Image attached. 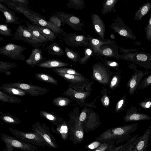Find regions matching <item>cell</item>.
I'll list each match as a JSON object with an SVG mask.
<instances>
[{"label": "cell", "instance_id": "obj_4", "mask_svg": "<svg viewBox=\"0 0 151 151\" xmlns=\"http://www.w3.org/2000/svg\"><path fill=\"white\" fill-rule=\"evenodd\" d=\"M8 129L13 135L26 142L43 147H51L41 136L33 132H23L10 127Z\"/></svg>", "mask_w": 151, "mask_h": 151}, {"label": "cell", "instance_id": "obj_31", "mask_svg": "<svg viewBox=\"0 0 151 151\" xmlns=\"http://www.w3.org/2000/svg\"><path fill=\"white\" fill-rule=\"evenodd\" d=\"M35 77L37 80L42 82L54 85L58 84L57 80L48 74L36 73L35 74Z\"/></svg>", "mask_w": 151, "mask_h": 151}, {"label": "cell", "instance_id": "obj_14", "mask_svg": "<svg viewBox=\"0 0 151 151\" xmlns=\"http://www.w3.org/2000/svg\"><path fill=\"white\" fill-rule=\"evenodd\" d=\"M63 40L69 46L76 47L89 46L88 37L83 34L79 35L70 32L63 37Z\"/></svg>", "mask_w": 151, "mask_h": 151}, {"label": "cell", "instance_id": "obj_48", "mask_svg": "<svg viewBox=\"0 0 151 151\" xmlns=\"http://www.w3.org/2000/svg\"><path fill=\"white\" fill-rule=\"evenodd\" d=\"M127 98L126 95H124L118 102L116 106V111L118 112L124 109L126 105V101Z\"/></svg>", "mask_w": 151, "mask_h": 151}, {"label": "cell", "instance_id": "obj_29", "mask_svg": "<svg viewBox=\"0 0 151 151\" xmlns=\"http://www.w3.org/2000/svg\"><path fill=\"white\" fill-rule=\"evenodd\" d=\"M0 100L5 103L17 104L22 101V99L1 90H0Z\"/></svg>", "mask_w": 151, "mask_h": 151}, {"label": "cell", "instance_id": "obj_51", "mask_svg": "<svg viewBox=\"0 0 151 151\" xmlns=\"http://www.w3.org/2000/svg\"><path fill=\"white\" fill-rule=\"evenodd\" d=\"M49 22L58 27H60L62 24L57 14L50 17L49 19Z\"/></svg>", "mask_w": 151, "mask_h": 151}, {"label": "cell", "instance_id": "obj_39", "mask_svg": "<svg viewBox=\"0 0 151 151\" xmlns=\"http://www.w3.org/2000/svg\"><path fill=\"white\" fill-rule=\"evenodd\" d=\"M72 130L75 139L78 141H82L83 138L84 134L81 124H79L76 125Z\"/></svg>", "mask_w": 151, "mask_h": 151}, {"label": "cell", "instance_id": "obj_25", "mask_svg": "<svg viewBox=\"0 0 151 151\" xmlns=\"http://www.w3.org/2000/svg\"><path fill=\"white\" fill-rule=\"evenodd\" d=\"M46 50L51 55L61 56L65 54L61 47L53 41L46 47Z\"/></svg>", "mask_w": 151, "mask_h": 151}, {"label": "cell", "instance_id": "obj_49", "mask_svg": "<svg viewBox=\"0 0 151 151\" xmlns=\"http://www.w3.org/2000/svg\"><path fill=\"white\" fill-rule=\"evenodd\" d=\"M139 105L143 109L147 110L151 107V98L140 101Z\"/></svg>", "mask_w": 151, "mask_h": 151}, {"label": "cell", "instance_id": "obj_16", "mask_svg": "<svg viewBox=\"0 0 151 151\" xmlns=\"http://www.w3.org/2000/svg\"><path fill=\"white\" fill-rule=\"evenodd\" d=\"M89 40V46L93 50L94 55L98 57L103 62V59L100 55V47L102 45L109 43H116L114 41L109 39H102L92 37L86 34Z\"/></svg>", "mask_w": 151, "mask_h": 151}, {"label": "cell", "instance_id": "obj_6", "mask_svg": "<svg viewBox=\"0 0 151 151\" xmlns=\"http://www.w3.org/2000/svg\"><path fill=\"white\" fill-rule=\"evenodd\" d=\"M93 76L99 83L109 85L113 73L105 65L100 61L94 63L92 67Z\"/></svg>", "mask_w": 151, "mask_h": 151}, {"label": "cell", "instance_id": "obj_15", "mask_svg": "<svg viewBox=\"0 0 151 151\" xmlns=\"http://www.w3.org/2000/svg\"><path fill=\"white\" fill-rule=\"evenodd\" d=\"M149 73L147 70L145 72L139 70H135L133 72L132 76L128 81L127 85L129 89L130 95H133L138 87L143 77Z\"/></svg>", "mask_w": 151, "mask_h": 151}, {"label": "cell", "instance_id": "obj_58", "mask_svg": "<svg viewBox=\"0 0 151 151\" xmlns=\"http://www.w3.org/2000/svg\"></svg>", "mask_w": 151, "mask_h": 151}, {"label": "cell", "instance_id": "obj_17", "mask_svg": "<svg viewBox=\"0 0 151 151\" xmlns=\"http://www.w3.org/2000/svg\"><path fill=\"white\" fill-rule=\"evenodd\" d=\"M151 117L149 115L140 113L137 111L136 107L131 106L127 110L124 120L125 122L140 121L144 120H150Z\"/></svg>", "mask_w": 151, "mask_h": 151}, {"label": "cell", "instance_id": "obj_52", "mask_svg": "<svg viewBox=\"0 0 151 151\" xmlns=\"http://www.w3.org/2000/svg\"><path fill=\"white\" fill-rule=\"evenodd\" d=\"M75 93L74 94V96L75 98L76 99L79 100H84V99L86 97V94H87L85 92H76L75 91Z\"/></svg>", "mask_w": 151, "mask_h": 151}, {"label": "cell", "instance_id": "obj_12", "mask_svg": "<svg viewBox=\"0 0 151 151\" xmlns=\"http://www.w3.org/2000/svg\"><path fill=\"white\" fill-rule=\"evenodd\" d=\"M113 20L110 27L115 32L126 38L134 40L136 39L132 29L125 24L121 17L117 15L116 18L114 19Z\"/></svg>", "mask_w": 151, "mask_h": 151}, {"label": "cell", "instance_id": "obj_13", "mask_svg": "<svg viewBox=\"0 0 151 151\" xmlns=\"http://www.w3.org/2000/svg\"><path fill=\"white\" fill-rule=\"evenodd\" d=\"M26 17L32 24L50 29L56 36H62L64 37L67 34L61 27H58L49 21H46L45 19L36 15L31 14Z\"/></svg>", "mask_w": 151, "mask_h": 151}, {"label": "cell", "instance_id": "obj_41", "mask_svg": "<svg viewBox=\"0 0 151 151\" xmlns=\"http://www.w3.org/2000/svg\"><path fill=\"white\" fill-rule=\"evenodd\" d=\"M85 56L81 58L79 62L81 65L86 64L91 56H94L92 49L89 47L85 48L84 50Z\"/></svg>", "mask_w": 151, "mask_h": 151}, {"label": "cell", "instance_id": "obj_19", "mask_svg": "<svg viewBox=\"0 0 151 151\" xmlns=\"http://www.w3.org/2000/svg\"><path fill=\"white\" fill-rule=\"evenodd\" d=\"M119 47L116 43H109L103 45L100 47V55L107 58H112L119 60L118 50Z\"/></svg>", "mask_w": 151, "mask_h": 151}, {"label": "cell", "instance_id": "obj_27", "mask_svg": "<svg viewBox=\"0 0 151 151\" xmlns=\"http://www.w3.org/2000/svg\"><path fill=\"white\" fill-rule=\"evenodd\" d=\"M151 9V3L147 2L140 6L135 13L134 19L139 20H141Z\"/></svg>", "mask_w": 151, "mask_h": 151}, {"label": "cell", "instance_id": "obj_38", "mask_svg": "<svg viewBox=\"0 0 151 151\" xmlns=\"http://www.w3.org/2000/svg\"><path fill=\"white\" fill-rule=\"evenodd\" d=\"M0 118L5 122L12 124H19L21 123L18 118L9 114H3L0 116Z\"/></svg>", "mask_w": 151, "mask_h": 151}, {"label": "cell", "instance_id": "obj_8", "mask_svg": "<svg viewBox=\"0 0 151 151\" xmlns=\"http://www.w3.org/2000/svg\"><path fill=\"white\" fill-rule=\"evenodd\" d=\"M55 13L58 15L62 24H67L73 30L82 31L85 33L83 29V27H85L84 24L80 18L73 14L62 12H56Z\"/></svg>", "mask_w": 151, "mask_h": 151}, {"label": "cell", "instance_id": "obj_21", "mask_svg": "<svg viewBox=\"0 0 151 151\" xmlns=\"http://www.w3.org/2000/svg\"><path fill=\"white\" fill-rule=\"evenodd\" d=\"M43 52L39 48L32 49L29 57L25 60L26 63L33 67L46 59L42 55Z\"/></svg>", "mask_w": 151, "mask_h": 151}, {"label": "cell", "instance_id": "obj_54", "mask_svg": "<svg viewBox=\"0 0 151 151\" xmlns=\"http://www.w3.org/2000/svg\"><path fill=\"white\" fill-rule=\"evenodd\" d=\"M101 101L103 105L105 106H108L109 104V97L106 96H104L101 99Z\"/></svg>", "mask_w": 151, "mask_h": 151}, {"label": "cell", "instance_id": "obj_35", "mask_svg": "<svg viewBox=\"0 0 151 151\" xmlns=\"http://www.w3.org/2000/svg\"><path fill=\"white\" fill-rule=\"evenodd\" d=\"M39 113L40 115L50 122L55 125H57L62 121L61 119L57 117L54 115L45 111H39Z\"/></svg>", "mask_w": 151, "mask_h": 151}, {"label": "cell", "instance_id": "obj_34", "mask_svg": "<svg viewBox=\"0 0 151 151\" xmlns=\"http://www.w3.org/2000/svg\"><path fill=\"white\" fill-rule=\"evenodd\" d=\"M64 49L65 54L69 59L76 63L79 62L81 58L78 52L73 51L66 46L65 47Z\"/></svg>", "mask_w": 151, "mask_h": 151}, {"label": "cell", "instance_id": "obj_36", "mask_svg": "<svg viewBox=\"0 0 151 151\" xmlns=\"http://www.w3.org/2000/svg\"><path fill=\"white\" fill-rule=\"evenodd\" d=\"M27 30L35 37L39 39L45 43H47L48 40L39 32L35 29L32 26V24L27 22Z\"/></svg>", "mask_w": 151, "mask_h": 151}, {"label": "cell", "instance_id": "obj_40", "mask_svg": "<svg viewBox=\"0 0 151 151\" xmlns=\"http://www.w3.org/2000/svg\"><path fill=\"white\" fill-rule=\"evenodd\" d=\"M70 101V100L68 98L59 97L54 98L52 101V103L56 106L61 107L68 105Z\"/></svg>", "mask_w": 151, "mask_h": 151}, {"label": "cell", "instance_id": "obj_9", "mask_svg": "<svg viewBox=\"0 0 151 151\" xmlns=\"http://www.w3.org/2000/svg\"><path fill=\"white\" fill-rule=\"evenodd\" d=\"M56 74L69 82L70 83L69 86L78 91H82L85 88L88 87L92 84L90 80L84 76H81L60 73Z\"/></svg>", "mask_w": 151, "mask_h": 151}, {"label": "cell", "instance_id": "obj_43", "mask_svg": "<svg viewBox=\"0 0 151 151\" xmlns=\"http://www.w3.org/2000/svg\"><path fill=\"white\" fill-rule=\"evenodd\" d=\"M151 85V74L141 81L138 86L137 90L144 89Z\"/></svg>", "mask_w": 151, "mask_h": 151}, {"label": "cell", "instance_id": "obj_33", "mask_svg": "<svg viewBox=\"0 0 151 151\" xmlns=\"http://www.w3.org/2000/svg\"><path fill=\"white\" fill-rule=\"evenodd\" d=\"M52 71L57 73H60L81 76H83L75 69L65 67L55 68L52 69Z\"/></svg>", "mask_w": 151, "mask_h": 151}, {"label": "cell", "instance_id": "obj_26", "mask_svg": "<svg viewBox=\"0 0 151 151\" xmlns=\"http://www.w3.org/2000/svg\"><path fill=\"white\" fill-rule=\"evenodd\" d=\"M55 128L52 127L51 129L53 132L59 134L62 139L65 140L68 135V129L65 123H60Z\"/></svg>", "mask_w": 151, "mask_h": 151}, {"label": "cell", "instance_id": "obj_55", "mask_svg": "<svg viewBox=\"0 0 151 151\" xmlns=\"http://www.w3.org/2000/svg\"><path fill=\"white\" fill-rule=\"evenodd\" d=\"M86 114L84 112H82L80 114L79 119L80 122H83L84 121L86 118Z\"/></svg>", "mask_w": 151, "mask_h": 151}, {"label": "cell", "instance_id": "obj_10", "mask_svg": "<svg viewBox=\"0 0 151 151\" xmlns=\"http://www.w3.org/2000/svg\"><path fill=\"white\" fill-rule=\"evenodd\" d=\"M2 85L19 88L27 92L33 96L42 95L49 91L47 88L19 82L4 83Z\"/></svg>", "mask_w": 151, "mask_h": 151}, {"label": "cell", "instance_id": "obj_28", "mask_svg": "<svg viewBox=\"0 0 151 151\" xmlns=\"http://www.w3.org/2000/svg\"><path fill=\"white\" fill-rule=\"evenodd\" d=\"M0 2L5 3L8 6V7L14 10L18 13L23 14L26 17L32 14L26 9L16 5L12 0H0Z\"/></svg>", "mask_w": 151, "mask_h": 151}, {"label": "cell", "instance_id": "obj_3", "mask_svg": "<svg viewBox=\"0 0 151 151\" xmlns=\"http://www.w3.org/2000/svg\"><path fill=\"white\" fill-rule=\"evenodd\" d=\"M0 137L5 143L6 148L2 151H13L15 149L25 151H35L38 147L22 140L4 133H1Z\"/></svg>", "mask_w": 151, "mask_h": 151}, {"label": "cell", "instance_id": "obj_1", "mask_svg": "<svg viewBox=\"0 0 151 151\" xmlns=\"http://www.w3.org/2000/svg\"><path fill=\"white\" fill-rule=\"evenodd\" d=\"M122 54L119 55V59L132 62L146 69H151V55L145 52L131 53L128 49L120 47Z\"/></svg>", "mask_w": 151, "mask_h": 151}, {"label": "cell", "instance_id": "obj_56", "mask_svg": "<svg viewBox=\"0 0 151 151\" xmlns=\"http://www.w3.org/2000/svg\"><path fill=\"white\" fill-rule=\"evenodd\" d=\"M110 37L113 40H114L116 39V37L115 35L113 34H112L111 35Z\"/></svg>", "mask_w": 151, "mask_h": 151}, {"label": "cell", "instance_id": "obj_50", "mask_svg": "<svg viewBox=\"0 0 151 151\" xmlns=\"http://www.w3.org/2000/svg\"><path fill=\"white\" fill-rule=\"evenodd\" d=\"M103 62L106 66L113 68L116 70H118L119 64L115 61H111L105 59H103Z\"/></svg>", "mask_w": 151, "mask_h": 151}, {"label": "cell", "instance_id": "obj_46", "mask_svg": "<svg viewBox=\"0 0 151 151\" xmlns=\"http://www.w3.org/2000/svg\"><path fill=\"white\" fill-rule=\"evenodd\" d=\"M120 79V73H117L113 76L111 81L110 84V88L113 89L116 87L119 84Z\"/></svg>", "mask_w": 151, "mask_h": 151}, {"label": "cell", "instance_id": "obj_30", "mask_svg": "<svg viewBox=\"0 0 151 151\" xmlns=\"http://www.w3.org/2000/svg\"><path fill=\"white\" fill-rule=\"evenodd\" d=\"M0 89L9 94L19 96H24L29 94L26 91L14 87L2 85L0 86Z\"/></svg>", "mask_w": 151, "mask_h": 151}, {"label": "cell", "instance_id": "obj_2", "mask_svg": "<svg viewBox=\"0 0 151 151\" xmlns=\"http://www.w3.org/2000/svg\"><path fill=\"white\" fill-rule=\"evenodd\" d=\"M138 124L137 123L108 129L101 134L97 139L106 140L126 136L130 137V134L137 129Z\"/></svg>", "mask_w": 151, "mask_h": 151}, {"label": "cell", "instance_id": "obj_5", "mask_svg": "<svg viewBox=\"0 0 151 151\" xmlns=\"http://www.w3.org/2000/svg\"><path fill=\"white\" fill-rule=\"evenodd\" d=\"M12 40H22L30 44L35 48L44 46L45 43L35 37L28 31L26 27L21 24L19 25L13 35Z\"/></svg>", "mask_w": 151, "mask_h": 151}, {"label": "cell", "instance_id": "obj_11", "mask_svg": "<svg viewBox=\"0 0 151 151\" xmlns=\"http://www.w3.org/2000/svg\"><path fill=\"white\" fill-rule=\"evenodd\" d=\"M32 127V131L41 136L51 148H55L58 147L55 137L51 134L49 128L45 124H41L36 122Z\"/></svg>", "mask_w": 151, "mask_h": 151}, {"label": "cell", "instance_id": "obj_57", "mask_svg": "<svg viewBox=\"0 0 151 151\" xmlns=\"http://www.w3.org/2000/svg\"><path fill=\"white\" fill-rule=\"evenodd\" d=\"M91 151L88 150V151Z\"/></svg>", "mask_w": 151, "mask_h": 151}, {"label": "cell", "instance_id": "obj_20", "mask_svg": "<svg viewBox=\"0 0 151 151\" xmlns=\"http://www.w3.org/2000/svg\"><path fill=\"white\" fill-rule=\"evenodd\" d=\"M92 23L95 33L99 38L105 39L106 27L103 21L99 15L92 13L91 16Z\"/></svg>", "mask_w": 151, "mask_h": 151}, {"label": "cell", "instance_id": "obj_44", "mask_svg": "<svg viewBox=\"0 0 151 151\" xmlns=\"http://www.w3.org/2000/svg\"><path fill=\"white\" fill-rule=\"evenodd\" d=\"M113 146V144L110 141H106L101 143L94 151H110Z\"/></svg>", "mask_w": 151, "mask_h": 151}, {"label": "cell", "instance_id": "obj_45", "mask_svg": "<svg viewBox=\"0 0 151 151\" xmlns=\"http://www.w3.org/2000/svg\"><path fill=\"white\" fill-rule=\"evenodd\" d=\"M8 25L1 24L0 25V34L5 36H13L12 33V30L8 27Z\"/></svg>", "mask_w": 151, "mask_h": 151}, {"label": "cell", "instance_id": "obj_47", "mask_svg": "<svg viewBox=\"0 0 151 151\" xmlns=\"http://www.w3.org/2000/svg\"><path fill=\"white\" fill-rule=\"evenodd\" d=\"M145 32V38L151 42V14L150 15L147 24L144 28Z\"/></svg>", "mask_w": 151, "mask_h": 151}, {"label": "cell", "instance_id": "obj_42", "mask_svg": "<svg viewBox=\"0 0 151 151\" xmlns=\"http://www.w3.org/2000/svg\"><path fill=\"white\" fill-rule=\"evenodd\" d=\"M18 66V64L14 63L0 62V73L6 72L9 70L14 68Z\"/></svg>", "mask_w": 151, "mask_h": 151}, {"label": "cell", "instance_id": "obj_7", "mask_svg": "<svg viewBox=\"0 0 151 151\" xmlns=\"http://www.w3.org/2000/svg\"><path fill=\"white\" fill-rule=\"evenodd\" d=\"M26 49V47L22 46L9 43L0 48V54L12 59L24 60L25 57L22 53Z\"/></svg>", "mask_w": 151, "mask_h": 151}, {"label": "cell", "instance_id": "obj_37", "mask_svg": "<svg viewBox=\"0 0 151 151\" xmlns=\"http://www.w3.org/2000/svg\"><path fill=\"white\" fill-rule=\"evenodd\" d=\"M66 6L76 10H82L85 7L86 5L84 0H69Z\"/></svg>", "mask_w": 151, "mask_h": 151}, {"label": "cell", "instance_id": "obj_23", "mask_svg": "<svg viewBox=\"0 0 151 151\" xmlns=\"http://www.w3.org/2000/svg\"><path fill=\"white\" fill-rule=\"evenodd\" d=\"M36 66L45 68H57L64 67L68 65V64L58 59H46Z\"/></svg>", "mask_w": 151, "mask_h": 151}, {"label": "cell", "instance_id": "obj_53", "mask_svg": "<svg viewBox=\"0 0 151 151\" xmlns=\"http://www.w3.org/2000/svg\"><path fill=\"white\" fill-rule=\"evenodd\" d=\"M101 144V143L100 142L95 141L94 142L90 144L88 146V147L89 149L92 150L96 149Z\"/></svg>", "mask_w": 151, "mask_h": 151}, {"label": "cell", "instance_id": "obj_24", "mask_svg": "<svg viewBox=\"0 0 151 151\" xmlns=\"http://www.w3.org/2000/svg\"><path fill=\"white\" fill-rule=\"evenodd\" d=\"M33 27L39 32L48 40L52 42L57 38V36L50 29L32 23Z\"/></svg>", "mask_w": 151, "mask_h": 151}, {"label": "cell", "instance_id": "obj_22", "mask_svg": "<svg viewBox=\"0 0 151 151\" xmlns=\"http://www.w3.org/2000/svg\"><path fill=\"white\" fill-rule=\"evenodd\" d=\"M0 11L2 12L6 18L5 23L7 24H14L19 25L21 24L19 19L15 15L14 12L9 9L6 6L0 3Z\"/></svg>", "mask_w": 151, "mask_h": 151}, {"label": "cell", "instance_id": "obj_18", "mask_svg": "<svg viewBox=\"0 0 151 151\" xmlns=\"http://www.w3.org/2000/svg\"><path fill=\"white\" fill-rule=\"evenodd\" d=\"M151 136V125L143 134L137 138L132 151H147Z\"/></svg>", "mask_w": 151, "mask_h": 151}, {"label": "cell", "instance_id": "obj_32", "mask_svg": "<svg viewBox=\"0 0 151 151\" xmlns=\"http://www.w3.org/2000/svg\"><path fill=\"white\" fill-rule=\"evenodd\" d=\"M118 0H104L102 4V9L101 13L105 15L111 12L114 9Z\"/></svg>", "mask_w": 151, "mask_h": 151}]
</instances>
